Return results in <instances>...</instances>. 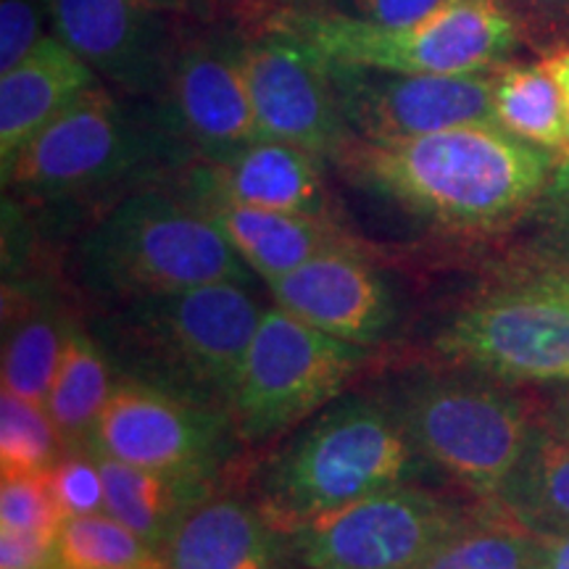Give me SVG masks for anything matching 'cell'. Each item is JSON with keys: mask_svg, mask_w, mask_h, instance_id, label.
<instances>
[{"mask_svg": "<svg viewBox=\"0 0 569 569\" xmlns=\"http://www.w3.org/2000/svg\"><path fill=\"white\" fill-rule=\"evenodd\" d=\"M457 3L459 0H340L332 9L380 24H415L438 17Z\"/></svg>", "mask_w": 569, "mask_h": 569, "instance_id": "33", "label": "cell"}, {"mask_svg": "<svg viewBox=\"0 0 569 569\" xmlns=\"http://www.w3.org/2000/svg\"><path fill=\"white\" fill-rule=\"evenodd\" d=\"M193 161L159 103L96 84L21 148L3 188L40 206L82 203L161 184Z\"/></svg>", "mask_w": 569, "mask_h": 569, "instance_id": "3", "label": "cell"}, {"mask_svg": "<svg viewBox=\"0 0 569 569\" xmlns=\"http://www.w3.org/2000/svg\"><path fill=\"white\" fill-rule=\"evenodd\" d=\"M549 401L540 407V422H543L553 436L569 440V382H557Z\"/></svg>", "mask_w": 569, "mask_h": 569, "instance_id": "36", "label": "cell"}, {"mask_svg": "<svg viewBox=\"0 0 569 569\" xmlns=\"http://www.w3.org/2000/svg\"><path fill=\"white\" fill-rule=\"evenodd\" d=\"M517 21L525 38L559 34L569 27V0H496Z\"/></svg>", "mask_w": 569, "mask_h": 569, "instance_id": "34", "label": "cell"}, {"mask_svg": "<svg viewBox=\"0 0 569 569\" xmlns=\"http://www.w3.org/2000/svg\"><path fill=\"white\" fill-rule=\"evenodd\" d=\"M48 482L63 517H84L106 511L103 475L90 448H67L48 469Z\"/></svg>", "mask_w": 569, "mask_h": 569, "instance_id": "31", "label": "cell"}, {"mask_svg": "<svg viewBox=\"0 0 569 569\" xmlns=\"http://www.w3.org/2000/svg\"><path fill=\"white\" fill-rule=\"evenodd\" d=\"M0 569H59L56 538L0 530Z\"/></svg>", "mask_w": 569, "mask_h": 569, "instance_id": "35", "label": "cell"}, {"mask_svg": "<svg viewBox=\"0 0 569 569\" xmlns=\"http://www.w3.org/2000/svg\"><path fill=\"white\" fill-rule=\"evenodd\" d=\"M46 0H0V74L17 67L40 46L48 32Z\"/></svg>", "mask_w": 569, "mask_h": 569, "instance_id": "32", "label": "cell"}, {"mask_svg": "<svg viewBox=\"0 0 569 569\" xmlns=\"http://www.w3.org/2000/svg\"><path fill=\"white\" fill-rule=\"evenodd\" d=\"M142 3L188 21H209L217 13V0H142Z\"/></svg>", "mask_w": 569, "mask_h": 569, "instance_id": "38", "label": "cell"}, {"mask_svg": "<svg viewBox=\"0 0 569 569\" xmlns=\"http://www.w3.org/2000/svg\"><path fill=\"white\" fill-rule=\"evenodd\" d=\"M77 319L51 282L3 280V388L46 407Z\"/></svg>", "mask_w": 569, "mask_h": 569, "instance_id": "20", "label": "cell"}, {"mask_svg": "<svg viewBox=\"0 0 569 569\" xmlns=\"http://www.w3.org/2000/svg\"><path fill=\"white\" fill-rule=\"evenodd\" d=\"M253 3H267L272 9H332L340 0H253Z\"/></svg>", "mask_w": 569, "mask_h": 569, "instance_id": "40", "label": "cell"}, {"mask_svg": "<svg viewBox=\"0 0 569 569\" xmlns=\"http://www.w3.org/2000/svg\"><path fill=\"white\" fill-rule=\"evenodd\" d=\"M103 475L106 515L127 525L156 551H163L174 530L198 503L222 490L227 478L190 472H159L106 457L90 448Z\"/></svg>", "mask_w": 569, "mask_h": 569, "instance_id": "22", "label": "cell"}, {"mask_svg": "<svg viewBox=\"0 0 569 569\" xmlns=\"http://www.w3.org/2000/svg\"><path fill=\"white\" fill-rule=\"evenodd\" d=\"M240 30V63L261 134L332 163L353 138L327 77L325 59L296 34L259 19Z\"/></svg>", "mask_w": 569, "mask_h": 569, "instance_id": "13", "label": "cell"}, {"mask_svg": "<svg viewBox=\"0 0 569 569\" xmlns=\"http://www.w3.org/2000/svg\"><path fill=\"white\" fill-rule=\"evenodd\" d=\"M101 77L51 32L17 67L0 74V167H11L32 138Z\"/></svg>", "mask_w": 569, "mask_h": 569, "instance_id": "19", "label": "cell"}, {"mask_svg": "<svg viewBox=\"0 0 569 569\" xmlns=\"http://www.w3.org/2000/svg\"><path fill=\"white\" fill-rule=\"evenodd\" d=\"M117 380V369L92 336L90 325L77 319L46 398V411L59 430L63 448H90Z\"/></svg>", "mask_w": 569, "mask_h": 569, "instance_id": "23", "label": "cell"}, {"mask_svg": "<svg viewBox=\"0 0 569 569\" xmlns=\"http://www.w3.org/2000/svg\"><path fill=\"white\" fill-rule=\"evenodd\" d=\"M365 361V346L267 306L227 407L240 443H267L332 403Z\"/></svg>", "mask_w": 569, "mask_h": 569, "instance_id": "8", "label": "cell"}, {"mask_svg": "<svg viewBox=\"0 0 569 569\" xmlns=\"http://www.w3.org/2000/svg\"><path fill=\"white\" fill-rule=\"evenodd\" d=\"M415 569H538V540L490 498Z\"/></svg>", "mask_w": 569, "mask_h": 569, "instance_id": "26", "label": "cell"}, {"mask_svg": "<svg viewBox=\"0 0 569 569\" xmlns=\"http://www.w3.org/2000/svg\"><path fill=\"white\" fill-rule=\"evenodd\" d=\"M348 130L361 140H401L461 124H496L493 74H403L325 59Z\"/></svg>", "mask_w": 569, "mask_h": 569, "instance_id": "12", "label": "cell"}, {"mask_svg": "<svg viewBox=\"0 0 569 569\" xmlns=\"http://www.w3.org/2000/svg\"><path fill=\"white\" fill-rule=\"evenodd\" d=\"M63 440L46 407L19 398L3 388L0 393V469L3 478L48 472L61 459Z\"/></svg>", "mask_w": 569, "mask_h": 569, "instance_id": "28", "label": "cell"}, {"mask_svg": "<svg viewBox=\"0 0 569 569\" xmlns=\"http://www.w3.org/2000/svg\"><path fill=\"white\" fill-rule=\"evenodd\" d=\"M63 519L48 472L17 475L0 482V530L56 538Z\"/></svg>", "mask_w": 569, "mask_h": 569, "instance_id": "29", "label": "cell"}, {"mask_svg": "<svg viewBox=\"0 0 569 569\" xmlns=\"http://www.w3.org/2000/svg\"><path fill=\"white\" fill-rule=\"evenodd\" d=\"M546 67L553 74V80L559 82L561 88V96H565L567 101V109H569V46L567 48H557V51H551L549 56L543 59Z\"/></svg>", "mask_w": 569, "mask_h": 569, "instance_id": "39", "label": "cell"}, {"mask_svg": "<svg viewBox=\"0 0 569 569\" xmlns=\"http://www.w3.org/2000/svg\"><path fill=\"white\" fill-rule=\"evenodd\" d=\"M565 272H567V269H565Z\"/></svg>", "mask_w": 569, "mask_h": 569, "instance_id": "41", "label": "cell"}, {"mask_svg": "<svg viewBox=\"0 0 569 569\" xmlns=\"http://www.w3.org/2000/svg\"><path fill=\"white\" fill-rule=\"evenodd\" d=\"M177 190L217 224L246 267L267 284L290 274L327 248L356 246L332 217L253 209L206 190Z\"/></svg>", "mask_w": 569, "mask_h": 569, "instance_id": "18", "label": "cell"}, {"mask_svg": "<svg viewBox=\"0 0 569 569\" xmlns=\"http://www.w3.org/2000/svg\"><path fill=\"white\" fill-rule=\"evenodd\" d=\"M56 553L59 569H163L161 553L106 511L63 519Z\"/></svg>", "mask_w": 569, "mask_h": 569, "instance_id": "27", "label": "cell"}, {"mask_svg": "<svg viewBox=\"0 0 569 569\" xmlns=\"http://www.w3.org/2000/svg\"><path fill=\"white\" fill-rule=\"evenodd\" d=\"M264 315L246 282H209L103 306L90 330L119 377L227 411Z\"/></svg>", "mask_w": 569, "mask_h": 569, "instance_id": "2", "label": "cell"}, {"mask_svg": "<svg viewBox=\"0 0 569 569\" xmlns=\"http://www.w3.org/2000/svg\"><path fill=\"white\" fill-rule=\"evenodd\" d=\"M71 272L92 303L113 306L209 282L251 284V269L180 190L119 198L77 238Z\"/></svg>", "mask_w": 569, "mask_h": 569, "instance_id": "4", "label": "cell"}, {"mask_svg": "<svg viewBox=\"0 0 569 569\" xmlns=\"http://www.w3.org/2000/svg\"><path fill=\"white\" fill-rule=\"evenodd\" d=\"M163 569H282L274 530L251 493L217 490L161 551Z\"/></svg>", "mask_w": 569, "mask_h": 569, "instance_id": "21", "label": "cell"}, {"mask_svg": "<svg viewBox=\"0 0 569 569\" xmlns=\"http://www.w3.org/2000/svg\"><path fill=\"white\" fill-rule=\"evenodd\" d=\"M536 540L538 569H569V532H536Z\"/></svg>", "mask_w": 569, "mask_h": 569, "instance_id": "37", "label": "cell"}, {"mask_svg": "<svg viewBox=\"0 0 569 569\" xmlns=\"http://www.w3.org/2000/svg\"><path fill=\"white\" fill-rule=\"evenodd\" d=\"M325 167L327 161L303 148L261 138L224 161H193L180 172L177 188L206 190L253 209L338 219Z\"/></svg>", "mask_w": 569, "mask_h": 569, "instance_id": "17", "label": "cell"}, {"mask_svg": "<svg viewBox=\"0 0 569 569\" xmlns=\"http://www.w3.org/2000/svg\"><path fill=\"white\" fill-rule=\"evenodd\" d=\"M559 161L498 124H461L401 140L351 138L332 167L419 222L486 234L528 217Z\"/></svg>", "mask_w": 569, "mask_h": 569, "instance_id": "1", "label": "cell"}, {"mask_svg": "<svg viewBox=\"0 0 569 569\" xmlns=\"http://www.w3.org/2000/svg\"><path fill=\"white\" fill-rule=\"evenodd\" d=\"M259 19L296 34L322 59L403 74L496 71L525 40L496 0H459L415 24H380L336 9H269Z\"/></svg>", "mask_w": 569, "mask_h": 569, "instance_id": "7", "label": "cell"}, {"mask_svg": "<svg viewBox=\"0 0 569 569\" xmlns=\"http://www.w3.org/2000/svg\"><path fill=\"white\" fill-rule=\"evenodd\" d=\"M486 375H425L388 396L417 453L482 501L528 451L540 407Z\"/></svg>", "mask_w": 569, "mask_h": 569, "instance_id": "6", "label": "cell"}, {"mask_svg": "<svg viewBox=\"0 0 569 569\" xmlns=\"http://www.w3.org/2000/svg\"><path fill=\"white\" fill-rule=\"evenodd\" d=\"M478 503L453 501L417 482L382 488L274 532L277 557L282 569H415Z\"/></svg>", "mask_w": 569, "mask_h": 569, "instance_id": "9", "label": "cell"}, {"mask_svg": "<svg viewBox=\"0 0 569 569\" xmlns=\"http://www.w3.org/2000/svg\"><path fill=\"white\" fill-rule=\"evenodd\" d=\"M267 288L284 311L356 346L377 343L396 317L386 277L356 246L327 248Z\"/></svg>", "mask_w": 569, "mask_h": 569, "instance_id": "16", "label": "cell"}, {"mask_svg": "<svg viewBox=\"0 0 569 569\" xmlns=\"http://www.w3.org/2000/svg\"><path fill=\"white\" fill-rule=\"evenodd\" d=\"M240 438L227 411L119 377L90 448L159 472L227 478Z\"/></svg>", "mask_w": 569, "mask_h": 569, "instance_id": "11", "label": "cell"}, {"mask_svg": "<svg viewBox=\"0 0 569 569\" xmlns=\"http://www.w3.org/2000/svg\"><path fill=\"white\" fill-rule=\"evenodd\" d=\"M427 469L396 409L380 396L338 398L261 465L251 490L274 532L336 511Z\"/></svg>", "mask_w": 569, "mask_h": 569, "instance_id": "5", "label": "cell"}, {"mask_svg": "<svg viewBox=\"0 0 569 569\" xmlns=\"http://www.w3.org/2000/svg\"><path fill=\"white\" fill-rule=\"evenodd\" d=\"M156 103L196 161H224L264 138L240 63V30L184 32Z\"/></svg>", "mask_w": 569, "mask_h": 569, "instance_id": "14", "label": "cell"}, {"mask_svg": "<svg viewBox=\"0 0 569 569\" xmlns=\"http://www.w3.org/2000/svg\"><path fill=\"white\" fill-rule=\"evenodd\" d=\"M448 361L503 382H569V272L528 280L469 303L436 340Z\"/></svg>", "mask_w": 569, "mask_h": 569, "instance_id": "10", "label": "cell"}, {"mask_svg": "<svg viewBox=\"0 0 569 569\" xmlns=\"http://www.w3.org/2000/svg\"><path fill=\"white\" fill-rule=\"evenodd\" d=\"M48 24L109 88L159 101L180 51L182 30L142 0H46Z\"/></svg>", "mask_w": 569, "mask_h": 569, "instance_id": "15", "label": "cell"}, {"mask_svg": "<svg viewBox=\"0 0 569 569\" xmlns=\"http://www.w3.org/2000/svg\"><path fill=\"white\" fill-rule=\"evenodd\" d=\"M496 501L536 532H569V440L540 422Z\"/></svg>", "mask_w": 569, "mask_h": 569, "instance_id": "24", "label": "cell"}, {"mask_svg": "<svg viewBox=\"0 0 569 569\" xmlns=\"http://www.w3.org/2000/svg\"><path fill=\"white\" fill-rule=\"evenodd\" d=\"M496 124L559 156L569 153V109L543 61L503 63L493 74Z\"/></svg>", "mask_w": 569, "mask_h": 569, "instance_id": "25", "label": "cell"}, {"mask_svg": "<svg viewBox=\"0 0 569 569\" xmlns=\"http://www.w3.org/2000/svg\"><path fill=\"white\" fill-rule=\"evenodd\" d=\"M528 219L530 246L538 253L540 269L569 272V153L561 156Z\"/></svg>", "mask_w": 569, "mask_h": 569, "instance_id": "30", "label": "cell"}]
</instances>
